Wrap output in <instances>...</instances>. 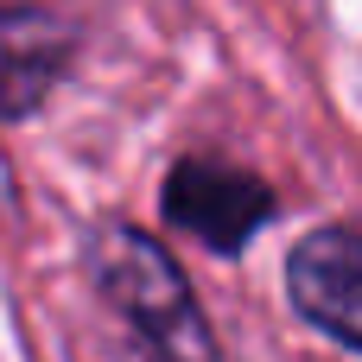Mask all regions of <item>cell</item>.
<instances>
[{
    "label": "cell",
    "mask_w": 362,
    "mask_h": 362,
    "mask_svg": "<svg viewBox=\"0 0 362 362\" xmlns=\"http://www.w3.org/2000/svg\"><path fill=\"white\" fill-rule=\"evenodd\" d=\"M76 57V25L45 6H0V127L45 108Z\"/></svg>",
    "instance_id": "4"
},
{
    "label": "cell",
    "mask_w": 362,
    "mask_h": 362,
    "mask_svg": "<svg viewBox=\"0 0 362 362\" xmlns=\"http://www.w3.org/2000/svg\"><path fill=\"white\" fill-rule=\"evenodd\" d=\"M165 216L197 235L204 248L216 255H235L248 248V235L274 216V197L261 178L235 172V165H204V159H185L172 178H165Z\"/></svg>",
    "instance_id": "3"
},
{
    "label": "cell",
    "mask_w": 362,
    "mask_h": 362,
    "mask_svg": "<svg viewBox=\"0 0 362 362\" xmlns=\"http://www.w3.org/2000/svg\"><path fill=\"white\" fill-rule=\"evenodd\" d=\"M286 299L337 350H356L362 344V248H356L350 223H325V229H312L293 248V261H286Z\"/></svg>",
    "instance_id": "2"
},
{
    "label": "cell",
    "mask_w": 362,
    "mask_h": 362,
    "mask_svg": "<svg viewBox=\"0 0 362 362\" xmlns=\"http://www.w3.org/2000/svg\"><path fill=\"white\" fill-rule=\"evenodd\" d=\"M89 267L102 299L140 331V344L159 362H216V331L178 274V261L134 223H102L89 242Z\"/></svg>",
    "instance_id": "1"
},
{
    "label": "cell",
    "mask_w": 362,
    "mask_h": 362,
    "mask_svg": "<svg viewBox=\"0 0 362 362\" xmlns=\"http://www.w3.org/2000/svg\"><path fill=\"white\" fill-rule=\"evenodd\" d=\"M127 362H146V356H127Z\"/></svg>",
    "instance_id": "5"
}]
</instances>
